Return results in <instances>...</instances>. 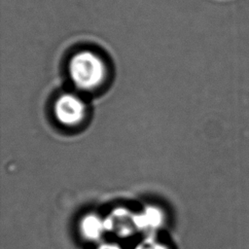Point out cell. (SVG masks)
Listing matches in <instances>:
<instances>
[{
    "label": "cell",
    "mask_w": 249,
    "mask_h": 249,
    "mask_svg": "<svg viewBox=\"0 0 249 249\" xmlns=\"http://www.w3.org/2000/svg\"><path fill=\"white\" fill-rule=\"evenodd\" d=\"M69 71L74 84L83 89H89L99 86L106 74L101 58L91 52H80L70 61Z\"/></svg>",
    "instance_id": "1"
},
{
    "label": "cell",
    "mask_w": 249,
    "mask_h": 249,
    "mask_svg": "<svg viewBox=\"0 0 249 249\" xmlns=\"http://www.w3.org/2000/svg\"><path fill=\"white\" fill-rule=\"evenodd\" d=\"M56 119L65 125H76L85 117V105L74 94H63L57 98L54 104Z\"/></svg>",
    "instance_id": "2"
},
{
    "label": "cell",
    "mask_w": 249,
    "mask_h": 249,
    "mask_svg": "<svg viewBox=\"0 0 249 249\" xmlns=\"http://www.w3.org/2000/svg\"><path fill=\"white\" fill-rule=\"evenodd\" d=\"M106 231H112L121 237H125L137 229L135 214L125 208H116L104 219Z\"/></svg>",
    "instance_id": "3"
},
{
    "label": "cell",
    "mask_w": 249,
    "mask_h": 249,
    "mask_svg": "<svg viewBox=\"0 0 249 249\" xmlns=\"http://www.w3.org/2000/svg\"><path fill=\"white\" fill-rule=\"evenodd\" d=\"M162 212L155 206H148L141 213L135 214L137 230H156L162 224Z\"/></svg>",
    "instance_id": "4"
},
{
    "label": "cell",
    "mask_w": 249,
    "mask_h": 249,
    "mask_svg": "<svg viewBox=\"0 0 249 249\" xmlns=\"http://www.w3.org/2000/svg\"><path fill=\"white\" fill-rule=\"evenodd\" d=\"M80 227L83 235L90 240L98 239L106 231L104 220L94 214L85 216L81 221Z\"/></svg>",
    "instance_id": "5"
},
{
    "label": "cell",
    "mask_w": 249,
    "mask_h": 249,
    "mask_svg": "<svg viewBox=\"0 0 249 249\" xmlns=\"http://www.w3.org/2000/svg\"><path fill=\"white\" fill-rule=\"evenodd\" d=\"M135 249H167L163 244L157 242L153 239H146L143 242L139 243V245Z\"/></svg>",
    "instance_id": "6"
},
{
    "label": "cell",
    "mask_w": 249,
    "mask_h": 249,
    "mask_svg": "<svg viewBox=\"0 0 249 249\" xmlns=\"http://www.w3.org/2000/svg\"><path fill=\"white\" fill-rule=\"evenodd\" d=\"M97 249H121L117 244L114 243H105L100 245Z\"/></svg>",
    "instance_id": "7"
}]
</instances>
